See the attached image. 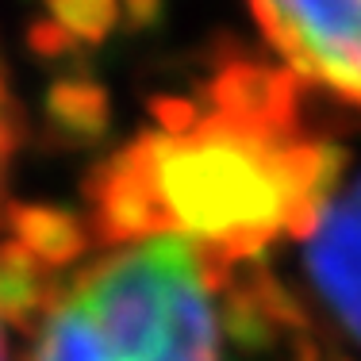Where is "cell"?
<instances>
[{
  "mask_svg": "<svg viewBox=\"0 0 361 361\" xmlns=\"http://www.w3.org/2000/svg\"><path fill=\"white\" fill-rule=\"evenodd\" d=\"M16 142H20V116H16V100H12V89H8L4 66H0V192H4V177H8V166H12Z\"/></svg>",
  "mask_w": 361,
  "mask_h": 361,
  "instance_id": "cell-5",
  "label": "cell"
},
{
  "mask_svg": "<svg viewBox=\"0 0 361 361\" xmlns=\"http://www.w3.org/2000/svg\"><path fill=\"white\" fill-rule=\"evenodd\" d=\"M288 73L361 108V0H246Z\"/></svg>",
  "mask_w": 361,
  "mask_h": 361,
  "instance_id": "cell-3",
  "label": "cell"
},
{
  "mask_svg": "<svg viewBox=\"0 0 361 361\" xmlns=\"http://www.w3.org/2000/svg\"><path fill=\"white\" fill-rule=\"evenodd\" d=\"M216 285L180 238L116 246L66 281L23 361H223Z\"/></svg>",
  "mask_w": 361,
  "mask_h": 361,
  "instance_id": "cell-2",
  "label": "cell"
},
{
  "mask_svg": "<svg viewBox=\"0 0 361 361\" xmlns=\"http://www.w3.org/2000/svg\"><path fill=\"white\" fill-rule=\"evenodd\" d=\"M338 154L304 123L296 77L223 66L200 97L158 104V123L89 185V235L108 246L180 238L223 285L277 238H307Z\"/></svg>",
  "mask_w": 361,
  "mask_h": 361,
  "instance_id": "cell-1",
  "label": "cell"
},
{
  "mask_svg": "<svg viewBox=\"0 0 361 361\" xmlns=\"http://www.w3.org/2000/svg\"><path fill=\"white\" fill-rule=\"evenodd\" d=\"M0 361H12V342H8V319L0 315Z\"/></svg>",
  "mask_w": 361,
  "mask_h": 361,
  "instance_id": "cell-6",
  "label": "cell"
},
{
  "mask_svg": "<svg viewBox=\"0 0 361 361\" xmlns=\"http://www.w3.org/2000/svg\"><path fill=\"white\" fill-rule=\"evenodd\" d=\"M315 296L354 342H361V173L334 188L304 246Z\"/></svg>",
  "mask_w": 361,
  "mask_h": 361,
  "instance_id": "cell-4",
  "label": "cell"
}]
</instances>
